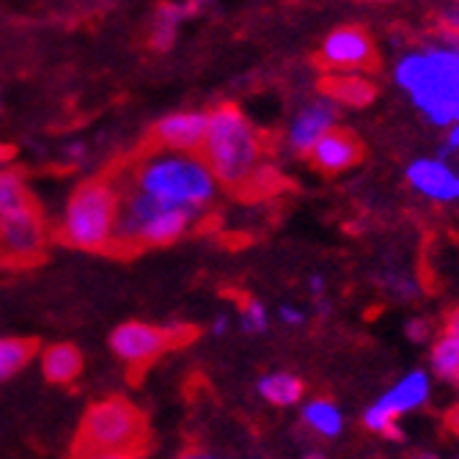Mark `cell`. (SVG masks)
<instances>
[{"label": "cell", "instance_id": "obj_24", "mask_svg": "<svg viewBox=\"0 0 459 459\" xmlns=\"http://www.w3.org/2000/svg\"><path fill=\"white\" fill-rule=\"evenodd\" d=\"M278 319H281L286 327H303V325H306V319H308V314H306L300 306L283 303V306L278 308Z\"/></svg>", "mask_w": 459, "mask_h": 459}, {"label": "cell", "instance_id": "obj_31", "mask_svg": "<svg viewBox=\"0 0 459 459\" xmlns=\"http://www.w3.org/2000/svg\"><path fill=\"white\" fill-rule=\"evenodd\" d=\"M226 330H229V316H226V314L215 316V319H212V333H215V336H223Z\"/></svg>", "mask_w": 459, "mask_h": 459}, {"label": "cell", "instance_id": "obj_11", "mask_svg": "<svg viewBox=\"0 0 459 459\" xmlns=\"http://www.w3.org/2000/svg\"><path fill=\"white\" fill-rule=\"evenodd\" d=\"M48 239V226L41 218L39 206H28V210L0 221V250L9 259H33Z\"/></svg>", "mask_w": 459, "mask_h": 459}, {"label": "cell", "instance_id": "obj_13", "mask_svg": "<svg viewBox=\"0 0 459 459\" xmlns=\"http://www.w3.org/2000/svg\"><path fill=\"white\" fill-rule=\"evenodd\" d=\"M407 182L415 193L437 204L459 201V174L440 157H421L407 165Z\"/></svg>", "mask_w": 459, "mask_h": 459}, {"label": "cell", "instance_id": "obj_17", "mask_svg": "<svg viewBox=\"0 0 459 459\" xmlns=\"http://www.w3.org/2000/svg\"><path fill=\"white\" fill-rule=\"evenodd\" d=\"M256 394L273 407H295L306 396V385L291 371H270L256 383Z\"/></svg>", "mask_w": 459, "mask_h": 459}, {"label": "cell", "instance_id": "obj_21", "mask_svg": "<svg viewBox=\"0 0 459 459\" xmlns=\"http://www.w3.org/2000/svg\"><path fill=\"white\" fill-rule=\"evenodd\" d=\"M36 355V344L28 339H0V383L14 380Z\"/></svg>", "mask_w": 459, "mask_h": 459}, {"label": "cell", "instance_id": "obj_8", "mask_svg": "<svg viewBox=\"0 0 459 459\" xmlns=\"http://www.w3.org/2000/svg\"><path fill=\"white\" fill-rule=\"evenodd\" d=\"M177 342L171 327H160L152 322H121L108 339L110 352L127 363L130 368H143L157 360L165 350Z\"/></svg>", "mask_w": 459, "mask_h": 459}, {"label": "cell", "instance_id": "obj_26", "mask_svg": "<svg viewBox=\"0 0 459 459\" xmlns=\"http://www.w3.org/2000/svg\"><path fill=\"white\" fill-rule=\"evenodd\" d=\"M407 333H410V339H412V342H424V339L429 336V322H424V319H412V322L407 325Z\"/></svg>", "mask_w": 459, "mask_h": 459}, {"label": "cell", "instance_id": "obj_27", "mask_svg": "<svg viewBox=\"0 0 459 459\" xmlns=\"http://www.w3.org/2000/svg\"><path fill=\"white\" fill-rule=\"evenodd\" d=\"M64 154H66V160H69V162H74V165H77V162L86 160V154H89V152H86V143H82V141H74V143H69V146L64 149Z\"/></svg>", "mask_w": 459, "mask_h": 459}, {"label": "cell", "instance_id": "obj_6", "mask_svg": "<svg viewBox=\"0 0 459 459\" xmlns=\"http://www.w3.org/2000/svg\"><path fill=\"white\" fill-rule=\"evenodd\" d=\"M146 443V421L141 410L121 399L108 396L94 402L86 415H82L74 454L82 451H118V454H135Z\"/></svg>", "mask_w": 459, "mask_h": 459}, {"label": "cell", "instance_id": "obj_7", "mask_svg": "<svg viewBox=\"0 0 459 459\" xmlns=\"http://www.w3.org/2000/svg\"><path fill=\"white\" fill-rule=\"evenodd\" d=\"M427 399H429V374L415 368V371L404 374L399 383H394L363 412V427L374 435L388 437V440H402V429L396 421L402 415L427 404Z\"/></svg>", "mask_w": 459, "mask_h": 459}, {"label": "cell", "instance_id": "obj_2", "mask_svg": "<svg viewBox=\"0 0 459 459\" xmlns=\"http://www.w3.org/2000/svg\"><path fill=\"white\" fill-rule=\"evenodd\" d=\"M394 77L432 124L459 121V45L412 50L399 58Z\"/></svg>", "mask_w": 459, "mask_h": 459}, {"label": "cell", "instance_id": "obj_19", "mask_svg": "<svg viewBox=\"0 0 459 459\" xmlns=\"http://www.w3.org/2000/svg\"><path fill=\"white\" fill-rule=\"evenodd\" d=\"M30 187L17 169H0V221H6L33 206Z\"/></svg>", "mask_w": 459, "mask_h": 459}, {"label": "cell", "instance_id": "obj_22", "mask_svg": "<svg viewBox=\"0 0 459 459\" xmlns=\"http://www.w3.org/2000/svg\"><path fill=\"white\" fill-rule=\"evenodd\" d=\"M270 327V311L264 303L259 300H247L239 308V330L247 333V336H262Z\"/></svg>", "mask_w": 459, "mask_h": 459}, {"label": "cell", "instance_id": "obj_25", "mask_svg": "<svg viewBox=\"0 0 459 459\" xmlns=\"http://www.w3.org/2000/svg\"><path fill=\"white\" fill-rule=\"evenodd\" d=\"M74 459H138L135 454H118V451H82Z\"/></svg>", "mask_w": 459, "mask_h": 459}, {"label": "cell", "instance_id": "obj_28", "mask_svg": "<svg viewBox=\"0 0 459 459\" xmlns=\"http://www.w3.org/2000/svg\"><path fill=\"white\" fill-rule=\"evenodd\" d=\"M446 333H451V336L459 339V306L448 314V319H446Z\"/></svg>", "mask_w": 459, "mask_h": 459}, {"label": "cell", "instance_id": "obj_15", "mask_svg": "<svg viewBox=\"0 0 459 459\" xmlns=\"http://www.w3.org/2000/svg\"><path fill=\"white\" fill-rule=\"evenodd\" d=\"M82 352L69 344V342H61V344H50L48 350H41L39 355V368H41V377L53 385H72L80 374H82Z\"/></svg>", "mask_w": 459, "mask_h": 459}, {"label": "cell", "instance_id": "obj_18", "mask_svg": "<svg viewBox=\"0 0 459 459\" xmlns=\"http://www.w3.org/2000/svg\"><path fill=\"white\" fill-rule=\"evenodd\" d=\"M303 424L322 437H339L344 432V412L330 399H311L303 404Z\"/></svg>", "mask_w": 459, "mask_h": 459}, {"label": "cell", "instance_id": "obj_16", "mask_svg": "<svg viewBox=\"0 0 459 459\" xmlns=\"http://www.w3.org/2000/svg\"><path fill=\"white\" fill-rule=\"evenodd\" d=\"M322 97H327L336 105H347V108H366L374 102L377 91H374L371 82L360 74H333L325 80Z\"/></svg>", "mask_w": 459, "mask_h": 459}, {"label": "cell", "instance_id": "obj_1", "mask_svg": "<svg viewBox=\"0 0 459 459\" xmlns=\"http://www.w3.org/2000/svg\"><path fill=\"white\" fill-rule=\"evenodd\" d=\"M118 185L160 206L193 212L198 218L210 210L221 190L218 179L198 154L160 152V149L143 154Z\"/></svg>", "mask_w": 459, "mask_h": 459}, {"label": "cell", "instance_id": "obj_23", "mask_svg": "<svg viewBox=\"0 0 459 459\" xmlns=\"http://www.w3.org/2000/svg\"><path fill=\"white\" fill-rule=\"evenodd\" d=\"M177 28H179V9L174 6H162L160 9V17L154 22V36H152V45L165 50L174 45L177 39Z\"/></svg>", "mask_w": 459, "mask_h": 459}, {"label": "cell", "instance_id": "obj_5", "mask_svg": "<svg viewBox=\"0 0 459 459\" xmlns=\"http://www.w3.org/2000/svg\"><path fill=\"white\" fill-rule=\"evenodd\" d=\"M118 185V182H116ZM121 204H118V226H116V245L121 247H165L185 239L195 223L201 221L193 212L160 206L127 187L118 185Z\"/></svg>", "mask_w": 459, "mask_h": 459}, {"label": "cell", "instance_id": "obj_10", "mask_svg": "<svg viewBox=\"0 0 459 459\" xmlns=\"http://www.w3.org/2000/svg\"><path fill=\"white\" fill-rule=\"evenodd\" d=\"M206 135V113L204 110H177L154 121L152 143L160 152L198 154Z\"/></svg>", "mask_w": 459, "mask_h": 459}, {"label": "cell", "instance_id": "obj_32", "mask_svg": "<svg viewBox=\"0 0 459 459\" xmlns=\"http://www.w3.org/2000/svg\"><path fill=\"white\" fill-rule=\"evenodd\" d=\"M446 143H448V149H459V121H456V124H451V127H448V138H446Z\"/></svg>", "mask_w": 459, "mask_h": 459}, {"label": "cell", "instance_id": "obj_34", "mask_svg": "<svg viewBox=\"0 0 459 459\" xmlns=\"http://www.w3.org/2000/svg\"><path fill=\"white\" fill-rule=\"evenodd\" d=\"M306 459H327V456H325V454H319V451H308V454H306Z\"/></svg>", "mask_w": 459, "mask_h": 459}, {"label": "cell", "instance_id": "obj_20", "mask_svg": "<svg viewBox=\"0 0 459 459\" xmlns=\"http://www.w3.org/2000/svg\"><path fill=\"white\" fill-rule=\"evenodd\" d=\"M429 363H432V371L443 383L459 388V339L456 336H451V333L443 330L432 344Z\"/></svg>", "mask_w": 459, "mask_h": 459}, {"label": "cell", "instance_id": "obj_12", "mask_svg": "<svg viewBox=\"0 0 459 459\" xmlns=\"http://www.w3.org/2000/svg\"><path fill=\"white\" fill-rule=\"evenodd\" d=\"M336 118H339V105L330 102L327 97H316L306 102L289 121V130H286L289 146L298 154H308L319 138H325L333 127H339Z\"/></svg>", "mask_w": 459, "mask_h": 459}, {"label": "cell", "instance_id": "obj_4", "mask_svg": "<svg viewBox=\"0 0 459 459\" xmlns=\"http://www.w3.org/2000/svg\"><path fill=\"white\" fill-rule=\"evenodd\" d=\"M121 193L113 179H89L77 185L58 215L61 242L77 250H108L116 245Z\"/></svg>", "mask_w": 459, "mask_h": 459}, {"label": "cell", "instance_id": "obj_3", "mask_svg": "<svg viewBox=\"0 0 459 459\" xmlns=\"http://www.w3.org/2000/svg\"><path fill=\"white\" fill-rule=\"evenodd\" d=\"M198 157L206 162L218 185L245 187L259 174L262 135L237 105H218L206 113V135Z\"/></svg>", "mask_w": 459, "mask_h": 459}, {"label": "cell", "instance_id": "obj_14", "mask_svg": "<svg viewBox=\"0 0 459 459\" xmlns=\"http://www.w3.org/2000/svg\"><path fill=\"white\" fill-rule=\"evenodd\" d=\"M308 160L322 174H344L363 160V143L347 127H333L308 152Z\"/></svg>", "mask_w": 459, "mask_h": 459}, {"label": "cell", "instance_id": "obj_9", "mask_svg": "<svg viewBox=\"0 0 459 459\" xmlns=\"http://www.w3.org/2000/svg\"><path fill=\"white\" fill-rule=\"evenodd\" d=\"M374 58H377V53H374L371 36L355 25L330 30L322 41V64L339 74H358L374 66Z\"/></svg>", "mask_w": 459, "mask_h": 459}, {"label": "cell", "instance_id": "obj_33", "mask_svg": "<svg viewBox=\"0 0 459 459\" xmlns=\"http://www.w3.org/2000/svg\"><path fill=\"white\" fill-rule=\"evenodd\" d=\"M179 459H218V456H212V454H185Z\"/></svg>", "mask_w": 459, "mask_h": 459}, {"label": "cell", "instance_id": "obj_30", "mask_svg": "<svg viewBox=\"0 0 459 459\" xmlns=\"http://www.w3.org/2000/svg\"><path fill=\"white\" fill-rule=\"evenodd\" d=\"M443 20H446V25H448L451 30H456V33H459V6L448 9V12L443 14Z\"/></svg>", "mask_w": 459, "mask_h": 459}, {"label": "cell", "instance_id": "obj_29", "mask_svg": "<svg viewBox=\"0 0 459 459\" xmlns=\"http://www.w3.org/2000/svg\"><path fill=\"white\" fill-rule=\"evenodd\" d=\"M446 427H448L454 435H459V404L448 410V415H446Z\"/></svg>", "mask_w": 459, "mask_h": 459}]
</instances>
